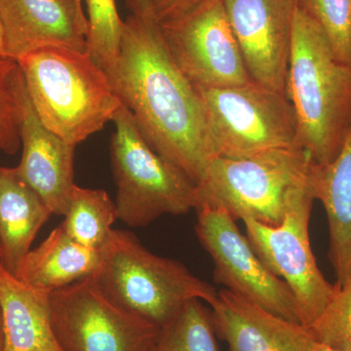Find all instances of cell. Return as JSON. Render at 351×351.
Masks as SVG:
<instances>
[{
    "mask_svg": "<svg viewBox=\"0 0 351 351\" xmlns=\"http://www.w3.org/2000/svg\"><path fill=\"white\" fill-rule=\"evenodd\" d=\"M311 160L302 147L244 158L216 156L196 186L195 208H221L233 219L279 226L295 193L308 184Z\"/></svg>",
    "mask_w": 351,
    "mask_h": 351,
    "instance_id": "cell-5",
    "label": "cell"
},
{
    "mask_svg": "<svg viewBox=\"0 0 351 351\" xmlns=\"http://www.w3.org/2000/svg\"><path fill=\"white\" fill-rule=\"evenodd\" d=\"M80 1H82V0H80Z\"/></svg>",
    "mask_w": 351,
    "mask_h": 351,
    "instance_id": "cell-32",
    "label": "cell"
},
{
    "mask_svg": "<svg viewBox=\"0 0 351 351\" xmlns=\"http://www.w3.org/2000/svg\"><path fill=\"white\" fill-rule=\"evenodd\" d=\"M308 188L320 201L329 228V257L336 283L351 274V130L338 156L325 164L311 162Z\"/></svg>",
    "mask_w": 351,
    "mask_h": 351,
    "instance_id": "cell-15",
    "label": "cell"
},
{
    "mask_svg": "<svg viewBox=\"0 0 351 351\" xmlns=\"http://www.w3.org/2000/svg\"><path fill=\"white\" fill-rule=\"evenodd\" d=\"M314 201L307 184L293 196L280 225L243 221L254 250L294 295L299 324L304 328L311 326L320 315L334 290V284L318 267L311 248L309 221Z\"/></svg>",
    "mask_w": 351,
    "mask_h": 351,
    "instance_id": "cell-8",
    "label": "cell"
},
{
    "mask_svg": "<svg viewBox=\"0 0 351 351\" xmlns=\"http://www.w3.org/2000/svg\"><path fill=\"white\" fill-rule=\"evenodd\" d=\"M7 55L17 61L50 48L88 52V20L80 0H0Z\"/></svg>",
    "mask_w": 351,
    "mask_h": 351,
    "instance_id": "cell-14",
    "label": "cell"
},
{
    "mask_svg": "<svg viewBox=\"0 0 351 351\" xmlns=\"http://www.w3.org/2000/svg\"><path fill=\"white\" fill-rule=\"evenodd\" d=\"M285 95L311 162L332 161L351 130V66L339 61L326 34L299 6Z\"/></svg>",
    "mask_w": 351,
    "mask_h": 351,
    "instance_id": "cell-2",
    "label": "cell"
},
{
    "mask_svg": "<svg viewBox=\"0 0 351 351\" xmlns=\"http://www.w3.org/2000/svg\"><path fill=\"white\" fill-rule=\"evenodd\" d=\"M196 213V235L213 261L215 282L277 317L299 324L290 288L267 269L235 219L221 208H201Z\"/></svg>",
    "mask_w": 351,
    "mask_h": 351,
    "instance_id": "cell-10",
    "label": "cell"
},
{
    "mask_svg": "<svg viewBox=\"0 0 351 351\" xmlns=\"http://www.w3.org/2000/svg\"><path fill=\"white\" fill-rule=\"evenodd\" d=\"M211 0H151L152 15L158 24L179 19Z\"/></svg>",
    "mask_w": 351,
    "mask_h": 351,
    "instance_id": "cell-27",
    "label": "cell"
},
{
    "mask_svg": "<svg viewBox=\"0 0 351 351\" xmlns=\"http://www.w3.org/2000/svg\"><path fill=\"white\" fill-rule=\"evenodd\" d=\"M131 14L147 15L152 13L151 0H124Z\"/></svg>",
    "mask_w": 351,
    "mask_h": 351,
    "instance_id": "cell-28",
    "label": "cell"
},
{
    "mask_svg": "<svg viewBox=\"0 0 351 351\" xmlns=\"http://www.w3.org/2000/svg\"><path fill=\"white\" fill-rule=\"evenodd\" d=\"M196 90L204 106L215 157L244 158L302 147L285 94L254 82Z\"/></svg>",
    "mask_w": 351,
    "mask_h": 351,
    "instance_id": "cell-7",
    "label": "cell"
},
{
    "mask_svg": "<svg viewBox=\"0 0 351 351\" xmlns=\"http://www.w3.org/2000/svg\"><path fill=\"white\" fill-rule=\"evenodd\" d=\"M52 214L16 167H0V262L14 276Z\"/></svg>",
    "mask_w": 351,
    "mask_h": 351,
    "instance_id": "cell-17",
    "label": "cell"
},
{
    "mask_svg": "<svg viewBox=\"0 0 351 351\" xmlns=\"http://www.w3.org/2000/svg\"><path fill=\"white\" fill-rule=\"evenodd\" d=\"M326 34L339 61L351 66V0H298Z\"/></svg>",
    "mask_w": 351,
    "mask_h": 351,
    "instance_id": "cell-24",
    "label": "cell"
},
{
    "mask_svg": "<svg viewBox=\"0 0 351 351\" xmlns=\"http://www.w3.org/2000/svg\"><path fill=\"white\" fill-rule=\"evenodd\" d=\"M211 309L193 300L159 327L149 351H219Z\"/></svg>",
    "mask_w": 351,
    "mask_h": 351,
    "instance_id": "cell-21",
    "label": "cell"
},
{
    "mask_svg": "<svg viewBox=\"0 0 351 351\" xmlns=\"http://www.w3.org/2000/svg\"><path fill=\"white\" fill-rule=\"evenodd\" d=\"M107 75L147 144L200 184L215 157L204 106L152 13L124 21L119 55Z\"/></svg>",
    "mask_w": 351,
    "mask_h": 351,
    "instance_id": "cell-1",
    "label": "cell"
},
{
    "mask_svg": "<svg viewBox=\"0 0 351 351\" xmlns=\"http://www.w3.org/2000/svg\"><path fill=\"white\" fill-rule=\"evenodd\" d=\"M50 293L25 285L0 262L3 351H64L53 329Z\"/></svg>",
    "mask_w": 351,
    "mask_h": 351,
    "instance_id": "cell-16",
    "label": "cell"
},
{
    "mask_svg": "<svg viewBox=\"0 0 351 351\" xmlns=\"http://www.w3.org/2000/svg\"><path fill=\"white\" fill-rule=\"evenodd\" d=\"M270 324L281 337L289 351H338L314 339L301 325L269 313Z\"/></svg>",
    "mask_w": 351,
    "mask_h": 351,
    "instance_id": "cell-26",
    "label": "cell"
},
{
    "mask_svg": "<svg viewBox=\"0 0 351 351\" xmlns=\"http://www.w3.org/2000/svg\"><path fill=\"white\" fill-rule=\"evenodd\" d=\"M112 122L110 158L119 219L132 228H144L163 215L195 210V182L147 144L123 104Z\"/></svg>",
    "mask_w": 351,
    "mask_h": 351,
    "instance_id": "cell-6",
    "label": "cell"
},
{
    "mask_svg": "<svg viewBox=\"0 0 351 351\" xmlns=\"http://www.w3.org/2000/svg\"><path fill=\"white\" fill-rule=\"evenodd\" d=\"M0 260H1V249H0Z\"/></svg>",
    "mask_w": 351,
    "mask_h": 351,
    "instance_id": "cell-31",
    "label": "cell"
},
{
    "mask_svg": "<svg viewBox=\"0 0 351 351\" xmlns=\"http://www.w3.org/2000/svg\"><path fill=\"white\" fill-rule=\"evenodd\" d=\"M7 55L5 34H4L3 25L0 19V60L8 59Z\"/></svg>",
    "mask_w": 351,
    "mask_h": 351,
    "instance_id": "cell-29",
    "label": "cell"
},
{
    "mask_svg": "<svg viewBox=\"0 0 351 351\" xmlns=\"http://www.w3.org/2000/svg\"><path fill=\"white\" fill-rule=\"evenodd\" d=\"M22 158L16 167L23 180L38 193L53 214L64 216L73 182L75 145L46 128L32 106L22 71L15 73Z\"/></svg>",
    "mask_w": 351,
    "mask_h": 351,
    "instance_id": "cell-13",
    "label": "cell"
},
{
    "mask_svg": "<svg viewBox=\"0 0 351 351\" xmlns=\"http://www.w3.org/2000/svg\"><path fill=\"white\" fill-rule=\"evenodd\" d=\"M100 263L91 277L119 306L158 327L193 300L211 306L218 297L181 262L154 255L133 233L112 230L100 249Z\"/></svg>",
    "mask_w": 351,
    "mask_h": 351,
    "instance_id": "cell-4",
    "label": "cell"
},
{
    "mask_svg": "<svg viewBox=\"0 0 351 351\" xmlns=\"http://www.w3.org/2000/svg\"><path fill=\"white\" fill-rule=\"evenodd\" d=\"M50 309L64 351H149L159 330L110 300L91 276L51 292Z\"/></svg>",
    "mask_w": 351,
    "mask_h": 351,
    "instance_id": "cell-9",
    "label": "cell"
},
{
    "mask_svg": "<svg viewBox=\"0 0 351 351\" xmlns=\"http://www.w3.org/2000/svg\"><path fill=\"white\" fill-rule=\"evenodd\" d=\"M217 336L228 351H289L269 322V313L223 289L212 302Z\"/></svg>",
    "mask_w": 351,
    "mask_h": 351,
    "instance_id": "cell-19",
    "label": "cell"
},
{
    "mask_svg": "<svg viewBox=\"0 0 351 351\" xmlns=\"http://www.w3.org/2000/svg\"><path fill=\"white\" fill-rule=\"evenodd\" d=\"M99 263L100 250L78 243L61 225L25 255L15 276L29 287L53 292L91 276Z\"/></svg>",
    "mask_w": 351,
    "mask_h": 351,
    "instance_id": "cell-18",
    "label": "cell"
},
{
    "mask_svg": "<svg viewBox=\"0 0 351 351\" xmlns=\"http://www.w3.org/2000/svg\"><path fill=\"white\" fill-rule=\"evenodd\" d=\"M304 329L323 345L338 351H351V274L343 282L334 284L322 313Z\"/></svg>",
    "mask_w": 351,
    "mask_h": 351,
    "instance_id": "cell-23",
    "label": "cell"
},
{
    "mask_svg": "<svg viewBox=\"0 0 351 351\" xmlns=\"http://www.w3.org/2000/svg\"><path fill=\"white\" fill-rule=\"evenodd\" d=\"M17 69L15 60H0V151L11 156L18 152L21 145L14 85Z\"/></svg>",
    "mask_w": 351,
    "mask_h": 351,
    "instance_id": "cell-25",
    "label": "cell"
},
{
    "mask_svg": "<svg viewBox=\"0 0 351 351\" xmlns=\"http://www.w3.org/2000/svg\"><path fill=\"white\" fill-rule=\"evenodd\" d=\"M251 80L285 94L298 0H223Z\"/></svg>",
    "mask_w": 351,
    "mask_h": 351,
    "instance_id": "cell-12",
    "label": "cell"
},
{
    "mask_svg": "<svg viewBox=\"0 0 351 351\" xmlns=\"http://www.w3.org/2000/svg\"><path fill=\"white\" fill-rule=\"evenodd\" d=\"M117 219V205L105 191L83 189L75 184L62 226L78 243L99 250Z\"/></svg>",
    "mask_w": 351,
    "mask_h": 351,
    "instance_id": "cell-20",
    "label": "cell"
},
{
    "mask_svg": "<svg viewBox=\"0 0 351 351\" xmlns=\"http://www.w3.org/2000/svg\"><path fill=\"white\" fill-rule=\"evenodd\" d=\"M159 25L171 57L195 89L253 82L223 0H211L188 15Z\"/></svg>",
    "mask_w": 351,
    "mask_h": 351,
    "instance_id": "cell-11",
    "label": "cell"
},
{
    "mask_svg": "<svg viewBox=\"0 0 351 351\" xmlns=\"http://www.w3.org/2000/svg\"><path fill=\"white\" fill-rule=\"evenodd\" d=\"M16 62L39 119L75 147L103 130L122 106L89 52L50 48Z\"/></svg>",
    "mask_w": 351,
    "mask_h": 351,
    "instance_id": "cell-3",
    "label": "cell"
},
{
    "mask_svg": "<svg viewBox=\"0 0 351 351\" xmlns=\"http://www.w3.org/2000/svg\"><path fill=\"white\" fill-rule=\"evenodd\" d=\"M3 343H4L3 330H2L1 315H0V351H3Z\"/></svg>",
    "mask_w": 351,
    "mask_h": 351,
    "instance_id": "cell-30",
    "label": "cell"
},
{
    "mask_svg": "<svg viewBox=\"0 0 351 351\" xmlns=\"http://www.w3.org/2000/svg\"><path fill=\"white\" fill-rule=\"evenodd\" d=\"M88 20V52L107 73L119 55L124 21L115 0H85Z\"/></svg>",
    "mask_w": 351,
    "mask_h": 351,
    "instance_id": "cell-22",
    "label": "cell"
}]
</instances>
